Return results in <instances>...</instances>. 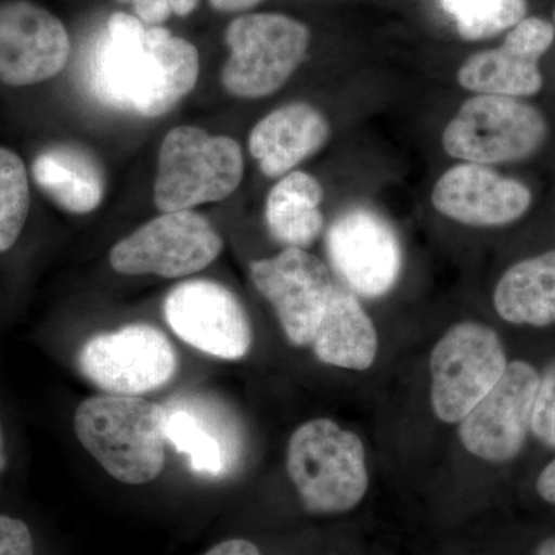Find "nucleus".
Masks as SVG:
<instances>
[{
  "instance_id": "nucleus-17",
  "label": "nucleus",
  "mask_w": 555,
  "mask_h": 555,
  "mask_svg": "<svg viewBox=\"0 0 555 555\" xmlns=\"http://www.w3.org/2000/svg\"><path fill=\"white\" fill-rule=\"evenodd\" d=\"M167 444L189 459L193 473L222 478L240 460V436L221 408L198 397H181L163 404Z\"/></svg>"
},
{
  "instance_id": "nucleus-24",
  "label": "nucleus",
  "mask_w": 555,
  "mask_h": 555,
  "mask_svg": "<svg viewBox=\"0 0 555 555\" xmlns=\"http://www.w3.org/2000/svg\"><path fill=\"white\" fill-rule=\"evenodd\" d=\"M460 38L483 40L511 30L526 17V0H440Z\"/></svg>"
},
{
  "instance_id": "nucleus-20",
  "label": "nucleus",
  "mask_w": 555,
  "mask_h": 555,
  "mask_svg": "<svg viewBox=\"0 0 555 555\" xmlns=\"http://www.w3.org/2000/svg\"><path fill=\"white\" fill-rule=\"evenodd\" d=\"M310 346L327 366L366 371L377 358V328L353 295L334 288Z\"/></svg>"
},
{
  "instance_id": "nucleus-16",
  "label": "nucleus",
  "mask_w": 555,
  "mask_h": 555,
  "mask_svg": "<svg viewBox=\"0 0 555 555\" xmlns=\"http://www.w3.org/2000/svg\"><path fill=\"white\" fill-rule=\"evenodd\" d=\"M531 192L516 179L480 164H460L441 175L433 190L438 214L473 228H500L524 217Z\"/></svg>"
},
{
  "instance_id": "nucleus-13",
  "label": "nucleus",
  "mask_w": 555,
  "mask_h": 555,
  "mask_svg": "<svg viewBox=\"0 0 555 555\" xmlns=\"http://www.w3.org/2000/svg\"><path fill=\"white\" fill-rule=\"evenodd\" d=\"M72 43L54 14L27 0L0 7V82L28 87L60 75Z\"/></svg>"
},
{
  "instance_id": "nucleus-1",
  "label": "nucleus",
  "mask_w": 555,
  "mask_h": 555,
  "mask_svg": "<svg viewBox=\"0 0 555 555\" xmlns=\"http://www.w3.org/2000/svg\"><path fill=\"white\" fill-rule=\"evenodd\" d=\"M199 54L164 27H145L131 14H112L90 60V86L108 107L142 118L169 113L195 89Z\"/></svg>"
},
{
  "instance_id": "nucleus-10",
  "label": "nucleus",
  "mask_w": 555,
  "mask_h": 555,
  "mask_svg": "<svg viewBox=\"0 0 555 555\" xmlns=\"http://www.w3.org/2000/svg\"><path fill=\"white\" fill-rule=\"evenodd\" d=\"M540 374L526 361L507 363L496 385L459 423L466 451L488 463L513 462L531 433Z\"/></svg>"
},
{
  "instance_id": "nucleus-9",
  "label": "nucleus",
  "mask_w": 555,
  "mask_h": 555,
  "mask_svg": "<svg viewBox=\"0 0 555 555\" xmlns=\"http://www.w3.org/2000/svg\"><path fill=\"white\" fill-rule=\"evenodd\" d=\"M78 366L105 393L138 397L169 385L178 356L159 328L129 324L90 338L80 347Z\"/></svg>"
},
{
  "instance_id": "nucleus-5",
  "label": "nucleus",
  "mask_w": 555,
  "mask_h": 555,
  "mask_svg": "<svg viewBox=\"0 0 555 555\" xmlns=\"http://www.w3.org/2000/svg\"><path fill=\"white\" fill-rule=\"evenodd\" d=\"M225 43L230 56L222 86L233 96L257 100L275 93L297 72L308 54L310 30L284 14H244L230 22Z\"/></svg>"
},
{
  "instance_id": "nucleus-4",
  "label": "nucleus",
  "mask_w": 555,
  "mask_h": 555,
  "mask_svg": "<svg viewBox=\"0 0 555 555\" xmlns=\"http://www.w3.org/2000/svg\"><path fill=\"white\" fill-rule=\"evenodd\" d=\"M243 177V150L235 139L181 126L160 144L153 198L163 214L190 210L229 198Z\"/></svg>"
},
{
  "instance_id": "nucleus-14",
  "label": "nucleus",
  "mask_w": 555,
  "mask_h": 555,
  "mask_svg": "<svg viewBox=\"0 0 555 555\" xmlns=\"http://www.w3.org/2000/svg\"><path fill=\"white\" fill-rule=\"evenodd\" d=\"M326 241L332 264L357 294L378 298L396 286L400 243L389 222L375 211H346L328 228Z\"/></svg>"
},
{
  "instance_id": "nucleus-28",
  "label": "nucleus",
  "mask_w": 555,
  "mask_h": 555,
  "mask_svg": "<svg viewBox=\"0 0 555 555\" xmlns=\"http://www.w3.org/2000/svg\"><path fill=\"white\" fill-rule=\"evenodd\" d=\"M204 555H261L257 545L244 539H230L218 543Z\"/></svg>"
},
{
  "instance_id": "nucleus-15",
  "label": "nucleus",
  "mask_w": 555,
  "mask_h": 555,
  "mask_svg": "<svg viewBox=\"0 0 555 555\" xmlns=\"http://www.w3.org/2000/svg\"><path fill=\"white\" fill-rule=\"evenodd\" d=\"M553 24L540 17H525L511 28L499 49L467 57L459 69L460 86L478 94L525 98L539 93L543 76L539 61L554 40Z\"/></svg>"
},
{
  "instance_id": "nucleus-29",
  "label": "nucleus",
  "mask_w": 555,
  "mask_h": 555,
  "mask_svg": "<svg viewBox=\"0 0 555 555\" xmlns=\"http://www.w3.org/2000/svg\"><path fill=\"white\" fill-rule=\"evenodd\" d=\"M537 494L550 505H555V459L551 460L542 473L539 474L535 483Z\"/></svg>"
},
{
  "instance_id": "nucleus-32",
  "label": "nucleus",
  "mask_w": 555,
  "mask_h": 555,
  "mask_svg": "<svg viewBox=\"0 0 555 555\" xmlns=\"http://www.w3.org/2000/svg\"><path fill=\"white\" fill-rule=\"evenodd\" d=\"M537 555H555V537L540 543V546L537 547Z\"/></svg>"
},
{
  "instance_id": "nucleus-21",
  "label": "nucleus",
  "mask_w": 555,
  "mask_h": 555,
  "mask_svg": "<svg viewBox=\"0 0 555 555\" xmlns=\"http://www.w3.org/2000/svg\"><path fill=\"white\" fill-rule=\"evenodd\" d=\"M494 308L516 326L555 323V250L524 259L506 270L494 292Z\"/></svg>"
},
{
  "instance_id": "nucleus-30",
  "label": "nucleus",
  "mask_w": 555,
  "mask_h": 555,
  "mask_svg": "<svg viewBox=\"0 0 555 555\" xmlns=\"http://www.w3.org/2000/svg\"><path fill=\"white\" fill-rule=\"evenodd\" d=\"M11 466V437L5 420L0 415V481L9 474Z\"/></svg>"
},
{
  "instance_id": "nucleus-27",
  "label": "nucleus",
  "mask_w": 555,
  "mask_h": 555,
  "mask_svg": "<svg viewBox=\"0 0 555 555\" xmlns=\"http://www.w3.org/2000/svg\"><path fill=\"white\" fill-rule=\"evenodd\" d=\"M130 3L137 17L149 27H159L171 14L189 16L199 5V0H118Z\"/></svg>"
},
{
  "instance_id": "nucleus-2",
  "label": "nucleus",
  "mask_w": 555,
  "mask_h": 555,
  "mask_svg": "<svg viewBox=\"0 0 555 555\" xmlns=\"http://www.w3.org/2000/svg\"><path fill=\"white\" fill-rule=\"evenodd\" d=\"M73 429L82 448L120 483H152L166 466L163 404L112 393L86 398L73 415Z\"/></svg>"
},
{
  "instance_id": "nucleus-22",
  "label": "nucleus",
  "mask_w": 555,
  "mask_h": 555,
  "mask_svg": "<svg viewBox=\"0 0 555 555\" xmlns=\"http://www.w3.org/2000/svg\"><path fill=\"white\" fill-rule=\"evenodd\" d=\"M321 182L305 171H292L270 190L266 222L273 238L287 247L305 248L320 236L324 218Z\"/></svg>"
},
{
  "instance_id": "nucleus-3",
  "label": "nucleus",
  "mask_w": 555,
  "mask_h": 555,
  "mask_svg": "<svg viewBox=\"0 0 555 555\" xmlns=\"http://www.w3.org/2000/svg\"><path fill=\"white\" fill-rule=\"evenodd\" d=\"M287 474L312 514H343L360 505L369 488L366 449L352 430L315 418L294 430Z\"/></svg>"
},
{
  "instance_id": "nucleus-8",
  "label": "nucleus",
  "mask_w": 555,
  "mask_h": 555,
  "mask_svg": "<svg viewBox=\"0 0 555 555\" xmlns=\"http://www.w3.org/2000/svg\"><path fill=\"white\" fill-rule=\"evenodd\" d=\"M221 251V236L207 218L167 211L116 243L109 266L120 275L181 278L208 268Z\"/></svg>"
},
{
  "instance_id": "nucleus-19",
  "label": "nucleus",
  "mask_w": 555,
  "mask_h": 555,
  "mask_svg": "<svg viewBox=\"0 0 555 555\" xmlns=\"http://www.w3.org/2000/svg\"><path fill=\"white\" fill-rule=\"evenodd\" d=\"M31 171L40 192L68 214H90L104 199V170L100 160L80 145L43 149L33 160Z\"/></svg>"
},
{
  "instance_id": "nucleus-12",
  "label": "nucleus",
  "mask_w": 555,
  "mask_h": 555,
  "mask_svg": "<svg viewBox=\"0 0 555 555\" xmlns=\"http://www.w3.org/2000/svg\"><path fill=\"white\" fill-rule=\"evenodd\" d=\"M255 287L275 309L288 341L308 347L334 294L327 266L305 248L286 247L250 264Z\"/></svg>"
},
{
  "instance_id": "nucleus-7",
  "label": "nucleus",
  "mask_w": 555,
  "mask_h": 555,
  "mask_svg": "<svg viewBox=\"0 0 555 555\" xmlns=\"http://www.w3.org/2000/svg\"><path fill=\"white\" fill-rule=\"evenodd\" d=\"M547 134L546 120L516 98L478 94L459 109L443 131L449 156L466 163H514L534 155Z\"/></svg>"
},
{
  "instance_id": "nucleus-25",
  "label": "nucleus",
  "mask_w": 555,
  "mask_h": 555,
  "mask_svg": "<svg viewBox=\"0 0 555 555\" xmlns=\"http://www.w3.org/2000/svg\"><path fill=\"white\" fill-rule=\"evenodd\" d=\"M531 433L547 449H555V360L540 375L532 411Z\"/></svg>"
},
{
  "instance_id": "nucleus-26",
  "label": "nucleus",
  "mask_w": 555,
  "mask_h": 555,
  "mask_svg": "<svg viewBox=\"0 0 555 555\" xmlns=\"http://www.w3.org/2000/svg\"><path fill=\"white\" fill-rule=\"evenodd\" d=\"M35 532L24 518L0 513V555H36Z\"/></svg>"
},
{
  "instance_id": "nucleus-31",
  "label": "nucleus",
  "mask_w": 555,
  "mask_h": 555,
  "mask_svg": "<svg viewBox=\"0 0 555 555\" xmlns=\"http://www.w3.org/2000/svg\"><path fill=\"white\" fill-rule=\"evenodd\" d=\"M261 0H210L211 7L221 13H238L257 7Z\"/></svg>"
},
{
  "instance_id": "nucleus-23",
  "label": "nucleus",
  "mask_w": 555,
  "mask_h": 555,
  "mask_svg": "<svg viewBox=\"0 0 555 555\" xmlns=\"http://www.w3.org/2000/svg\"><path fill=\"white\" fill-rule=\"evenodd\" d=\"M30 181L16 152L0 147V255L20 243L30 214Z\"/></svg>"
},
{
  "instance_id": "nucleus-33",
  "label": "nucleus",
  "mask_w": 555,
  "mask_h": 555,
  "mask_svg": "<svg viewBox=\"0 0 555 555\" xmlns=\"http://www.w3.org/2000/svg\"><path fill=\"white\" fill-rule=\"evenodd\" d=\"M554 20H555V11H554Z\"/></svg>"
},
{
  "instance_id": "nucleus-11",
  "label": "nucleus",
  "mask_w": 555,
  "mask_h": 555,
  "mask_svg": "<svg viewBox=\"0 0 555 555\" xmlns=\"http://www.w3.org/2000/svg\"><path fill=\"white\" fill-rule=\"evenodd\" d=\"M167 324L193 349L218 360L238 361L254 343L247 312L235 294L210 280H190L164 301Z\"/></svg>"
},
{
  "instance_id": "nucleus-18",
  "label": "nucleus",
  "mask_w": 555,
  "mask_h": 555,
  "mask_svg": "<svg viewBox=\"0 0 555 555\" xmlns=\"http://www.w3.org/2000/svg\"><path fill=\"white\" fill-rule=\"evenodd\" d=\"M331 137L328 120L306 102H294L259 120L248 138L250 155L269 178L284 177L315 155Z\"/></svg>"
},
{
  "instance_id": "nucleus-6",
  "label": "nucleus",
  "mask_w": 555,
  "mask_h": 555,
  "mask_svg": "<svg viewBox=\"0 0 555 555\" xmlns=\"http://www.w3.org/2000/svg\"><path fill=\"white\" fill-rule=\"evenodd\" d=\"M507 366L494 328L463 321L438 339L429 358L430 404L440 422L456 425L496 385Z\"/></svg>"
}]
</instances>
